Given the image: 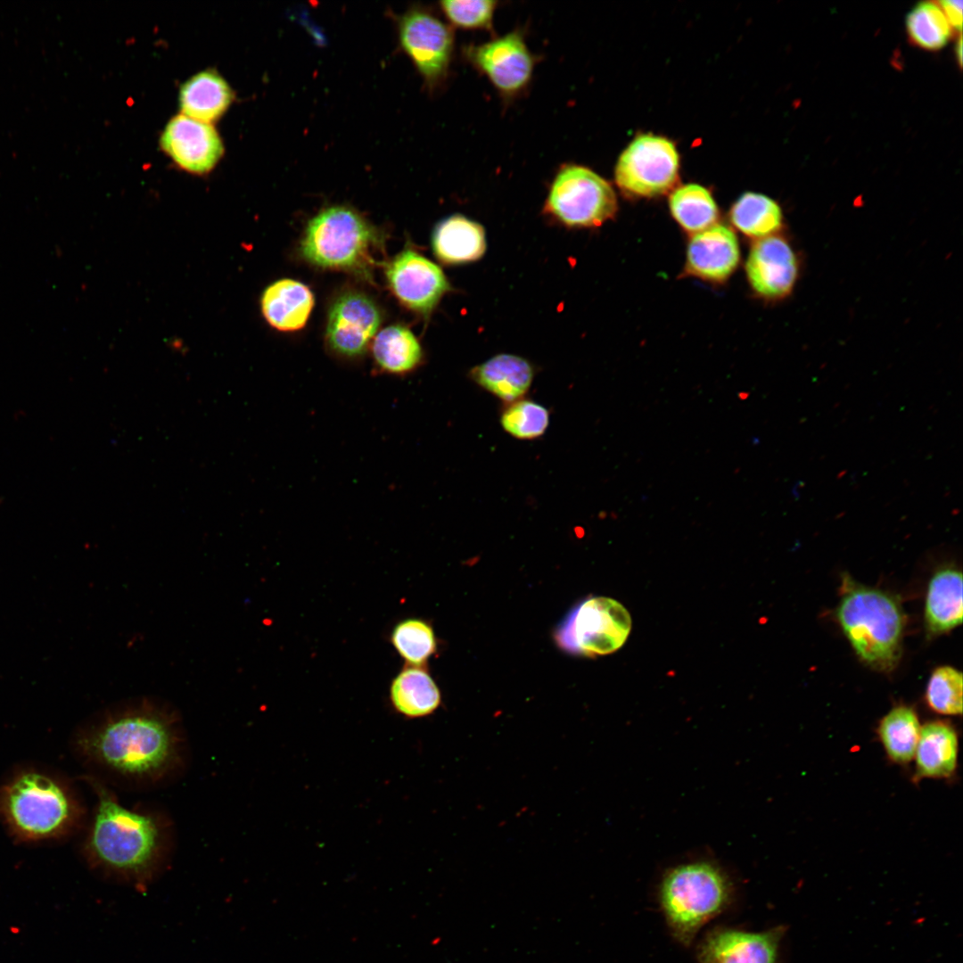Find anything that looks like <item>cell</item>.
<instances>
[{
    "mask_svg": "<svg viewBox=\"0 0 963 963\" xmlns=\"http://www.w3.org/2000/svg\"><path fill=\"white\" fill-rule=\"evenodd\" d=\"M73 748L91 775L110 787L149 790L181 778L189 745L183 718L169 702L138 696L94 714L76 732Z\"/></svg>",
    "mask_w": 963,
    "mask_h": 963,
    "instance_id": "cell-1",
    "label": "cell"
},
{
    "mask_svg": "<svg viewBox=\"0 0 963 963\" xmlns=\"http://www.w3.org/2000/svg\"><path fill=\"white\" fill-rule=\"evenodd\" d=\"M83 778L96 798L82 844L86 862L107 880L146 891L171 863L173 821L155 807H126L111 787Z\"/></svg>",
    "mask_w": 963,
    "mask_h": 963,
    "instance_id": "cell-2",
    "label": "cell"
},
{
    "mask_svg": "<svg viewBox=\"0 0 963 963\" xmlns=\"http://www.w3.org/2000/svg\"><path fill=\"white\" fill-rule=\"evenodd\" d=\"M85 814L72 786L41 770H18L0 786V819L21 842L70 835L81 827Z\"/></svg>",
    "mask_w": 963,
    "mask_h": 963,
    "instance_id": "cell-3",
    "label": "cell"
},
{
    "mask_svg": "<svg viewBox=\"0 0 963 963\" xmlns=\"http://www.w3.org/2000/svg\"><path fill=\"white\" fill-rule=\"evenodd\" d=\"M836 617L857 655L869 666L889 671L897 663L904 618L898 602L877 588L846 579Z\"/></svg>",
    "mask_w": 963,
    "mask_h": 963,
    "instance_id": "cell-4",
    "label": "cell"
},
{
    "mask_svg": "<svg viewBox=\"0 0 963 963\" xmlns=\"http://www.w3.org/2000/svg\"><path fill=\"white\" fill-rule=\"evenodd\" d=\"M732 887L716 864L695 861L668 870L660 885L659 899L675 939L689 945L699 930L729 904Z\"/></svg>",
    "mask_w": 963,
    "mask_h": 963,
    "instance_id": "cell-5",
    "label": "cell"
},
{
    "mask_svg": "<svg viewBox=\"0 0 963 963\" xmlns=\"http://www.w3.org/2000/svg\"><path fill=\"white\" fill-rule=\"evenodd\" d=\"M381 235L350 208L333 206L309 220L300 242V253L323 268L369 276Z\"/></svg>",
    "mask_w": 963,
    "mask_h": 963,
    "instance_id": "cell-6",
    "label": "cell"
},
{
    "mask_svg": "<svg viewBox=\"0 0 963 963\" xmlns=\"http://www.w3.org/2000/svg\"><path fill=\"white\" fill-rule=\"evenodd\" d=\"M630 630V615L621 604L610 597H592L568 613L554 636L565 652L595 657L621 648Z\"/></svg>",
    "mask_w": 963,
    "mask_h": 963,
    "instance_id": "cell-7",
    "label": "cell"
},
{
    "mask_svg": "<svg viewBox=\"0 0 963 963\" xmlns=\"http://www.w3.org/2000/svg\"><path fill=\"white\" fill-rule=\"evenodd\" d=\"M611 185L590 169L563 165L550 185L547 210L569 226H597L617 210Z\"/></svg>",
    "mask_w": 963,
    "mask_h": 963,
    "instance_id": "cell-8",
    "label": "cell"
},
{
    "mask_svg": "<svg viewBox=\"0 0 963 963\" xmlns=\"http://www.w3.org/2000/svg\"><path fill=\"white\" fill-rule=\"evenodd\" d=\"M679 154L665 137L645 134L637 136L621 154L615 167V182L624 192L654 197L667 193L676 184Z\"/></svg>",
    "mask_w": 963,
    "mask_h": 963,
    "instance_id": "cell-9",
    "label": "cell"
},
{
    "mask_svg": "<svg viewBox=\"0 0 963 963\" xmlns=\"http://www.w3.org/2000/svg\"><path fill=\"white\" fill-rule=\"evenodd\" d=\"M402 49L430 87L447 78L454 52L451 28L425 9L413 8L399 22Z\"/></svg>",
    "mask_w": 963,
    "mask_h": 963,
    "instance_id": "cell-10",
    "label": "cell"
},
{
    "mask_svg": "<svg viewBox=\"0 0 963 963\" xmlns=\"http://www.w3.org/2000/svg\"><path fill=\"white\" fill-rule=\"evenodd\" d=\"M464 52L468 62L505 98L520 95L530 84L535 58L518 29L480 45H470Z\"/></svg>",
    "mask_w": 963,
    "mask_h": 963,
    "instance_id": "cell-11",
    "label": "cell"
},
{
    "mask_svg": "<svg viewBox=\"0 0 963 963\" xmlns=\"http://www.w3.org/2000/svg\"><path fill=\"white\" fill-rule=\"evenodd\" d=\"M160 145L180 169L200 176L210 173L225 151L223 141L212 124L183 114L174 116L167 123Z\"/></svg>",
    "mask_w": 963,
    "mask_h": 963,
    "instance_id": "cell-12",
    "label": "cell"
},
{
    "mask_svg": "<svg viewBox=\"0 0 963 963\" xmlns=\"http://www.w3.org/2000/svg\"><path fill=\"white\" fill-rule=\"evenodd\" d=\"M392 292L409 309L427 316L450 290L441 268L410 249L399 253L386 267Z\"/></svg>",
    "mask_w": 963,
    "mask_h": 963,
    "instance_id": "cell-13",
    "label": "cell"
},
{
    "mask_svg": "<svg viewBox=\"0 0 963 963\" xmlns=\"http://www.w3.org/2000/svg\"><path fill=\"white\" fill-rule=\"evenodd\" d=\"M800 258L778 235L758 239L751 247L745 271L753 291L766 300H782L793 292L800 274Z\"/></svg>",
    "mask_w": 963,
    "mask_h": 963,
    "instance_id": "cell-14",
    "label": "cell"
},
{
    "mask_svg": "<svg viewBox=\"0 0 963 963\" xmlns=\"http://www.w3.org/2000/svg\"><path fill=\"white\" fill-rule=\"evenodd\" d=\"M381 321L380 310L368 296L358 292L342 293L328 312V345L342 357H359L366 350Z\"/></svg>",
    "mask_w": 963,
    "mask_h": 963,
    "instance_id": "cell-15",
    "label": "cell"
},
{
    "mask_svg": "<svg viewBox=\"0 0 963 963\" xmlns=\"http://www.w3.org/2000/svg\"><path fill=\"white\" fill-rule=\"evenodd\" d=\"M786 927L761 932L728 927L711 930L697 947L700 963H776Z\"/></svg>",
    "mask_w": 963,
    "mask_h": 963,
    "instance_id": "cell-16",
    "label": "cell"
},
{
    "mask_svg": "<svg viewBox=\"0 0 963 963\" xmlns=\"http://www.w3.org/2000/svg\"><path fill=\"white\" fill-rule=\"evenodd\" d=\"M740 258L738 241L728 226L714 224L694 234L687 250V271L699 278L721 282L737 268Z\"/></svg>",
    "mask_w": 963,
    "mask_h": 963,
    "instance_id": "cell-17",
    "label": "cell"
},
{
    "mask_svg": "<svg viewBox=\"0 0 963 963\" xmlns=\"http://www.w3.org/2000/svg\"><path fill=\"white\" fill-rule=\"evenodd\" d=\"M314 307L312 292L304 284L281 279L262 293L260 308L266 321L274 328L292 332L301 329Z\"/></svg>",
    "mask_w": 963,
    "mask_h": 963,
    "instance_id": "cell-18",
    "label": "cell"
},
{
    "mask_svg": "<svg viewBox=\"0 0 963 963\" xmlns=\"http://www.w3.org/2000/svg\"><path fill=\"white\" fill-rule=\"evenodd\" d=\"M234 99L231 86L214 70L200 71L187 79L178 97L183 115L210 124L226 113Z\"/></svg>",
    "mask_w": 963,
    "mask_h": 963,
    "instance_id": "cell-19",
    "label": "cell"
},
{
    "mask_svg": "<svg viewBox=\"0 0 963 963\" xmlns=\"http://www.w3.org/2000/svg\"><path fill=\"white\" fill-rule=\"evenodd\" d=\"M472 380L508 404L523 399L533 380V368L523 358L499 354L474 366Z\"/></svg>",
    "mask_w": 963,
    "mask_h": 963,
    "instance_id": "cell-20",
    "label": "cell"
},
{
    "mask_svg": "<svg viewBox=\"0 0 963 963\" xmlns=\"http://www.w3.org/2000/svg\"><path fill=\"white\" fill-rule=\"evenodd\" d=\"M958 751V735L951 724L942 720L925 724L914 755L915 778H950L957 768Z\"/></svg>",
    "mask_w": 963,
    "mask_h": 963,
    "instance_id": "cell-21",
    "label": "cell"
},
{
    "mask_svg": "<svg viewBox=\"0 0 963 963\" xmlns=\"http://www.w3.org/2000/svg\"><path fill=\"white\" fill-rule=\"evenodd\" d=\"M962 575L944 568L931 578L925 605V621L932 634L947 632L962 622Z\"/></svg>",
    "mask_w": 963,
    "mask_h": 963,
    "instance_id": "cell-22",
    "label": "cell"
},
{
    "mask_svg": "<svg viewBox=\"0 0 963 963\" xmlns=\"http://www.w3.org/2000/svg\"><path fill=\"white\" fill-rule=\"evenodd\" d=\"M432 244L435 255L444 263L473 261L485 252L484 229L464 216L453 215L437 225Z\"/></svg>",
    "mask_w": 963,
    "mask_h": 963,
    "instance_id": "cell-23",
    "label": "cell"
},
{
    "mask_svg": "<svg viewBox=\"0 0 963 963\" xmlns=\"http://www.w3.org/2000/svg\"><path fill=\"white\" fill-rule=\"evenodd\" d=\"M390 701L397 712L416 719L433 713L441 703V696L424 666L407 664L391 681Z\"/></svg>",
    "mask_w": 963,
    "mask_h": 963,
    "instance_id": "cell-24",
    "label": "cell"
},
{
    "mask_svg": "<svg viewBox=\"0 0 963 963\" xmlns=\"http://www.w3.org/2000/svg\"><path fill=\"white\" fill-rule=\"evenodd\" d=\"M372 351L378 366L391 374H406L421 362V345L405 326L395 325L381 330L374 337Z\"/></svg>",
    "mask_w": 963,
    "mask_h": 963,
    "instance_id": "cell-25",
    "label": "cell"
},
{
    "mask_svg": "<svg viewBox=\"0 0 963 963\" xmlns=\"http://www.w3.org/2000/svg\"><path fill=\"white\" fill-rule=\"evenodd\" d=\"M729 218L741 233L757 240L777 235L784 222L783 211L776 201L753 192L744 193L733 204Z\"/></svg>",
    "mask_w": 963,
    "mask_h": 963,
    "instance_id": "cell-26",
    "label": "cell"
},
{
    "mask_svg": "<svg viewBox=\"0 0 963 963\" xmlns=\"http://www.w3.org/2000/svg\"><path fill=\"white\" fill-rule=\"evenodd\" d=\"M920 730L915 711L908 706H897L880 720L877 734L890 760L906 764L914 758Z\"/></svg>",
    "mask_w": 963,
    "mask_h": 963,
    "instance_id": "cell-27",
    "label": "cell"
},
{
    "mask_svg": "<svg viewBox=\"0 0 963 963\" xmlns=\"http://www.w3.org/2000/svg\"><path fill=\"white\" fill-rule=\"evenodd\" d=\"M670 210L675 220L687 232L696 234L713 226L718 219L717 204L710 192L696 184L677 188L670 196Z\"/></svg>",
    "mask_w": 963,
    "mask_h": 963,
    "instance_id": "cell-28",
    "label": "cell"
},
{
    "mask_svg": "<svg viewBox=\"0 0 963 963\" xmlns=\"http://www.w3.org/2000/svg\"><path fill=\"white\" fill-rule=\"evenodd\" d=\"M906 32L916 46L937 51L951 37V28L941 7L934 2L917 4L906 16Z\"/></svg>",
    "mask_w": 963,
    "mask_h": 963,
    "instance_id": "cell-29",
    "label": "cell"
},
{
    "mask_svg": "<svg viewBox=\"0 0 963 963\" xmlns=\"http://www.w3.org/2000/svg\"><path fill=\"white\" fill-rule=\"evenodd\" d=\"M391 642L406 663L415 666H424L437 647L432 626L415 618L397 623L391 631Z\"/></svg>",
    "mask_w": 963,
    "mask_h": 963,
    "instance_id": "cell-30",
    "label": "cell"
},
{
    "mask_svg": "<svg viewBox=\"0 0 963 963\" xmlns=\"http://www.w3.org/2000/svg\"><path fill=\"white\" fill-rule=\"evenodd\" d=\"M500 424L516 439L534 440L547 429L549 411L538 402L523 398L506 404L500 415Z\"/></svg>",
    "mask_w": 963,
    "mask_h": 963,
    "instance_id": "cell-31",
    "label": "cell"
},
{
    "mask_svg": "<svg viewBox=\"0 0 963 963\" xmlns=\"http://www.w3.org/2000/svg\"><path fill=\"white\" fill-rule=\"evenodd\" d=\"M926 699L935 712L944 715L962 713V673L951 666H941L931 674Z\"/></svg>",
    "mask_w": 963,
    "mask_h": 963,
    "instance_id": "cell-32",
    "label": "cell"
},
{
    "mask_svg": "<svg viewBox=\"0 0 963 963\" xmlns=\"http://www.w3.org/2000/svg\"><path fill=\"white\" fill-rule=\"evenodd\" d=\"M448 21L463 29H491L498 2L491 0H447L440 3Z\"/></svg>",
    "mask_w": 963,
    "mask_h": 963,
    "instance_id": "cell-33",
    "label": "cell"
},
{
    "mask_svg": "<svg viewBox=\"0 0 963 963\" xmlns=\"http://www.w3.org/2000/svg\"><path fill=\"white\" fill-rule=\"evenodd\" d=\"M939 6L943 12L949 24L955 29L961 31L962 29V1L961 0H942L940 1Z\"/></svg>",
    "mask_w": 963,
    "mask_h": 963,
    "instance_id": "cell-34",
    "label": "cell"
},
{
    "mask_svg": "<svg viewBox=\"0 0 963 963\" xmlns=\"http://www.w3.org/2000/svg\"><path fill=\"white\" fill-rule=\"evenodd\" d=\"M956 57H957V60L959 62V65L961 66V63H962V39H961V37H959V40H958V42L956 44Z\"/></svg>",
    "mask_w": 963,
    "mask_h": 963,
    "instance_id": "cell-35",
    "label": "cell"
}]
</instances>
